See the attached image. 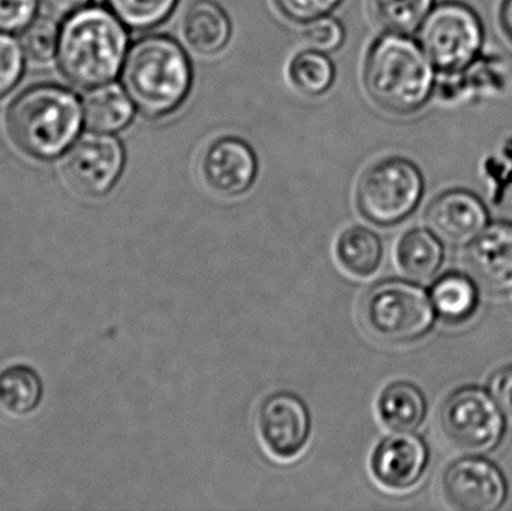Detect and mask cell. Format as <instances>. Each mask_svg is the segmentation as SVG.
Listing matches in <instances>:
<instances>
[{"label": "cell", "instance_id": "obj_1", "mask_svg": "<svg viewBox=\"0 0 512 511\" xmlns=\"http://www.w3.org/2000/svg\"><path fill=\"white\" fill-rule=\"evenodd\" d=\"M436 71L420 42L402 33H388L370 48L364 86L384 110L412 114L435 95Z\"/></svg>", "mask_w": 512, "mask_h": 511}, {"label": "cell", "instance_id": "obj_2", "mask_svg": "<svg viewBox=\"0 0 512 511\" xmlns=\"http://www.w3.org/2000/svg\"><path fill=\"white\" fill-rule=\"evenodd\" d=\"M122 83L138 111L162 119L179 110L191 92V60L174 39L146 36L129 48Z\"/></svg>", "mask_w": 512, "mask_h": 511}, {"label": "cell", "instance_id": "obj_3", "mask_svg": "<svg viewBox=\"0 0 512 511\" xmlns=\"http://www.w3.org/2000/svg\"><path fill=\"white\" fill-rule=\"evenodd\" d=\"M128 54L125 24L105 8L92 6L69 15L60 30L59 65L80 87H98L119 75Z\"/></svg>", "mask_w": 512, "mask_h": 511}, {"label": "cell", "instance_id": "obj_4", "mask_svg": "<svg viewBox=\"0 0 512 511\" xmlns=\"http://www.w3.org/2000/svg\"><path fill=\"white\" fill-rule=\"evenodd\" d=\"M83 119L77 96L53 84L30 87L15 99L8 113L15 143L39 159L57 158L68 150Z\"/></svg>", "mask_w": 512, "mask_h": 511}, {"label": "cell", "instance_id": "obj_5", "mask_svg": "<svg viewBox=\"0 0 512 511\" xmlns=\"http://www.w3.org/2000/svg\"><path fill=\"white\" fill-rule=\"evenodd\" d=\"M364 326L376 338L393 344L417 341L436 320L432 299L420 285L388 279L373 285L361 303Z\"/></svg>", "mask_w": 512, "mask_h": 511}, {"label": "cell", "instance_id": "obj_6", "mask_svg": "<svg viewBox=\"0 0 512 511\" xmlns=\"http://www.w3.org/2000/svg\"><path fill=\"white\" fill-rule=\"evenodd\" d=\"M423 194L420 168L408 159L387 158L364 171L357 186V207L372 224L391 227L417 210Z\"/></svg>", "mask_w": 512, "mask_h": 511}, {"label": "cell", "instance_id": "obj_7", "mask_svg": "<svg viewBox=\"0 0 512 511\" xmlns=\"http://www.w3.org/2000/svg\"><path fill=\"white\" fill-rule=\"evenodd\" d=\"M418 42L439 72L466 68L483 54L486 32L480 15L462 2H442L418 27Z\"/></svg>", "mask_w": 512, "mask_h": 511}, {"label": "cell", "instance_id": "obj_8", "mask_svg": "<svg viewBox=\"0 0 512 511\" xmlns=\"http://www.w3.org/2000/svg\"><path fill=\"white\" fill-rule=\"evenodd\" d=\"M505 414L492 393L480 387L456 390L442 405L441 425L460 449L490 452L505 434Z\"/></svg>", "mask_w": 512, "mask_h": 511}, {"label": "cell", "instance_id": "obj_9", "mask_svg": "<svg viewBox=\"0 0 512 511\" xmlns=\"http://www.w3.org/2000/svg\"><path fill=\"white\" fill-rule=\"evenodd\" d=\"M125 159V149L113 134L87 132L66 155V179L80 194L102 197L122 176Z\"/></svg>", "mask_w": 512, "mask_h": 511}, {"label": "cell", "instance_id": "obj_10", "mask_svg": "<svg viewBox=\"0 0 512 511\" xmlns=\"http://www.w3.org/2000/svg\"><path fill=\"white\" fill-rule=\"evenodd\" d=\"M442 491L454 509L463 511L499 510L508 497L502 471L480 456H468L451 464L442 479Z\"/></svg>", "mask_w": 512, "mask_h": 511}, {"label": "cell", "instance_id": "obj_11", "mask_svg": "<svg viewBox=\"0 0 512 511\" xmlns=\"http://www.w3.org/2000/svg\"><path fill=\"white\" fill-rule=\"evenodd\" d=\"M258 432L265 449L280 461L297 458L309 443L312 419L300 396L277 392L258 411Z\"/></svg>", "mask_w": 512, "mask_h": 511}, {"label": "cell", "instance_id": "obj_12", "mask_svg": "<svg viewBox=\"0 0 512 511\" xmlns=\"http://www.w3.org/2000/svg\"><path fill=\"white\" fill-rule=\"evenodd\" d=\"M200 171L210 191L221 197H239L254 186L258 159L246 141L221 137L204 150Z\"/></svg>", "mask_w": 512, "mask_h": 511}, {"label": "cell", "instance_id": "obj_13", "mask_svg": "<svg viewBox=\"0 0 512 511\" xmlns=\"http://www.w3.org/2000/svg\"><path fill=\"white\" fill-rule=\"evenodd\" d=\"M429 447L414 432H396L384 438L372 455L373 476L391 491L414 488L429 467Z\"/></svg>", "mask_w": 512, "mask_h": 511}, {"label": "cell", "instance_id": "obj_14", "mask_svg": "<svg viewBox=\"0 0 512 511\" xmlns=\"http://www.w3.org/2000/svg\"><path fill=\"white\" fill-rule=\"evenodd\" d=\"M426 221L439 239L469 245L489 225V210L474 192L450 189L430 203Z\"/></svg>", "mask_w": 512, "mask_h": 511}, {"label": "cell", "instance_id": "obj_15", "mask_svg": "<svg viewBox=\"0 0 512 511\" xmlns=\"http://www.w3.org/2000/svg\"><path fill=\"white\" fill-rule=\"evenodd\" d=\"M466 266L472 278L492 293L512 291V224L487 225L468 245Z\"/></svg>", "mask_w": 512, "mask_h": 511}, {"label": "cell", "instance_id": "obj_16", "mask_svg": "<svg viewBox=\"0 0 512 511\" xmlns=\"http://www.w3.org/2000/svg\"><path fill=\"white\" fill-rule=\"evenodd\" d=\"M436 95L445 102H466L480 96L499 95L507 89V69L498 56H480L456 72H441Z\"/></svg>", "mask_w": 512, "mask_h": 511}, {"label": "cell", "instance_id": "obj_17", "mask_svg": "<svg viewBox=\"0 0 512 511\" xmlns=\"http://www.w3.org/2000/svg\"><path fill=\"white\" fill-rule=\"evenodd\" d=\"M180 33L186 45L200 56L221 53L233 35L230 17L222 6L213 0L192 3L180 23Z\"/></svg>", "mask_w": 512, "mask_h": 511}, {"label": "cell", "instance_id": "obj_18", "mask_svg": "<svg viewBox=\"0 0 512 511\" xmlns=\"http://www.w3.org/2000/svg\"><path fill=\"white\" fill-rule=\"evenodd\" d=\"M135 104L125 87L116 83H105L92 87L84 98V122L92 131H122L135 116Z\"/></svg>", "mask_w": 512, "mask_h": 511}, {"label": "cell", "instance_id": "obj_19", "mask_svg": "<svg viewBox=\"0 0 512 511\" xmlns=\"http://www.w3.org/2000/svg\"><path fill=\"white\" fill-rule=\"evenodd\" d=\"M382 423L394 432H414L427 416L424 393L409 381H396L382 390L378 399Z\"/></svg>", "mask_w": 512, "mask_h": 511}, {"label": "cell", "instance_id": "obj_20", "mask_svg": "<svg viewBox=\"0 0 512 511\" xmlns=\"http://www.w3.org/2000/svg\"><path fill=\"white\" fill-rule=\"evenodd\" d=\"M396 258L408 278L418 282L429 281L441 269L444 246L433 231L414 228L400 237Z\"/></svg>", "mask_w": 512, "mask_h": 511}, {"label": "cell", "instance_id": "obj_21", "mask_svg": "<svg viewBox=\"0 0 512 511\" xmlns=\"http://www.w3.org/2000/svg\"><path fill=\"white\" fill-rule=\"evenodd\" d=\"M430 299L445 323H465L474 317L480 303L477 281L465 273H447L433 284Z\"/></svg>", "mask_w": 512, "mask_h": 511}, {"label": "cell", "instance_id": "obj_22", "mask_svg": "<svg viewBox=\"0 0 512 511\" xmlns=\"http://www.w3.org/2000/svg\"><path fill=\"white\" fill-rule=\"evenodd\" d=\"M336 255L340 266L358 278L375 275L382 263L381 239L375 231L354 225L346 228L336 243Z\"/></svg>", "mask_w": 512, "mask_h": 511}, {"label": "cell", "instance_id": "obj_23", "mask_svg": "<svg viewBox=\"0 0 512 511\" xmlns=\"http://www.w3.org/2000/svg\"><path fill=\"white\" fill-rule=\"evenodd\" d=\"M44 384L35 369L12 365L0 371V411L6 416L24 417L41 404Z\"/></svg>", "mask_w": 512, "mask_h": 511}, {"label": "cell", "instance_id": "obj_24", "mask_svg": "<svg viewBox=\"0 0 512 511\" xmlns=\"http://www.w3.org/2000/svg\"><path fill=\"white\" fill-rule=\"evenodd\" d=\"M288 75L295 89L307 96H319L333 86L336 69L327 53L309 48L292 57Z\"/></svg>", "mask_w": 512, "mask_h": 511}, {"label": "cell", "instance_id": "obj_25", "mask_svg": "<svg viewBox=\"0 0 512 511\" xmlns=\"http://www.w3.org/2000/svg\"><path fill=\"white\" fill-rule=\"evenodd\" d=\"M435 0H370V9L379 26L388 33H409L418 30L432 11Z\"/></svg>", "mask_w": 512, "mask_h": 511}, {"label": "cell", "instance_id": "obj_26", "mask_svg": "<svg viewBox=\"0 0 512 511\" xmlns=\"http://www.w3.org/2000/svg\"><path fill=\"white\" fill-rule=\"evenodd\" d=\"M110 11L129 29L150 30L164 23L179 0H107Z\"/></svg>", "mask_w": 512, "mask_h": 511}, {"label": "cell", "instance_id": "obj_27", "mask_svg": "<svg viewBox=\"0 0 512 511\" xmlns=\"http://www.w3.org/2000/svg\"><path fill=\"white\" fill-rule=\"evenodd\" d=\"M60 30L51 18H38L24 29L21 45L32 59L44 62L51 59L59 48Z\"/></svg>", "mask_w": 512, "mask_h": 511}, {"label": "cell", "instance_id": "obj_28", "mask_svg": "<svg viewBox=\"0 0 512 511\" xmlns=\"http://www.w3.org/2000/svg\"><path fill=\"white\" fill-rule=\"evenodd\" d=\"M23 69V45L8 33L0 32V98L18 83Z\"/></svg>", "mask_w": 512, "mask_h": 511}, {"label": "cell", "instance_id": "obj_29", "mask_svg": "<svg viewBox=\"0 0 512 511\" xmlns=\"http://www.w3.org/2000/svg\"><path fill=\"white\" fill-rule=\"evenodd\" d=\"M304 44L312 50L331 53L336 51L345 39V30L336 18L321 17L309 21L303 32Z\"/></svg>", "mask_w": 512, "mask_h": 511}, {"label": "cell", "instance_id": "obj_30", "mask_svg": "<svg viewBox=\"0 0 512 511\" xmlns=\"http://www.w3.org/2000/svg\"><path fill=\"white\" fill-rule=\"evenodd\" d=\"M285 17L297 23H309L330 14L342 0H274Z\"/></svg>", "mask_w": 512, "mask_h": 511}, {"label": "cell", "instance_id": "obj_31", "mask_svg": "<svg viewBox=\"0 0 512 511\" xmlns=\"http://www.w3.org/2000/svg\"><path fill=\"white\" fill-rule=\"evenodd\" d=\"M38 0H0V32L24 30L35 17Z\"/></svg>", "mask_w": 512, "mask_h": 511}, {"label": "cell", "instance_id": "obj_32", "mask_svg": "<svg viewBox=\"0 0 512 511\" xmlns=\"http://www.w3.org/2000/svg\"><path fill=\"white\" fill-rule=\"evenodd\" d=\"M505 150H507V156L504 158H490L489 162H486L487 176L495 183L493 201L496 204L501 203L508 186L512 185V143H510V149Z\"/></svg>", "mask_w": 512, "mask_h": 511}, {"label": "cell", "instance_id": "obj_33", "mask_svg": "<svg viewBox=\"0 0 512 511\" xmlns=\"http://www.w3.org/2000/svg\"><path fill=\"white\" fill-rule=\"evenodd\" d=\"M489 392L492 393L505 416L512 419V365L493 375L489 384Z\"/></svg>", "mask_w": 512, "mask_h": 511}, {"label": "cell", "instance_id": "obj_34", "mask_svg": "<svg viewBox=\"0 0 512 511\" xmlns=\"http://www.w3.org/2000/svg\"><path fill=\"white\" fill-rule=\"evenodd\" d=\"M48 12L56 17H68L83 9L90 0H42Z\"/></svg>", "mask_w": 512, "mask_h": 511}, {"label": "cell", "instance_id": "obj_35", "mask_svg": "<svg viewBox=\"0 0 512 511\" xmlns=\"http://www.w3.org/2000/svg\"><path fill=\"white\" fill-rule=\"evenodd\" d=\"M499 24L512 45V0H502L499 6Z\"/></svg>", "mask_w": 512, "mask_h": 511}]
</instances>
